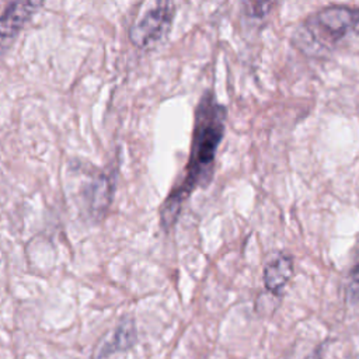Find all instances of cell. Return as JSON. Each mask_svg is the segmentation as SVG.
Segmentation results:
<instances>
[{"mask_svg":"<svg viewBox=\"0 0 359 359\" xmlns=\"http://www.w3.org/2000/svg\"><path fill=\"white\" fill-rule=\"evenodd\" d=\"M226 115V107L217 101L215 93L205 91L195 109L188 163L160 208V224L164 230H170L177 223L192 192L210 181L217 149L224 136Z\"/></svg>","mask_w":359,"mask_h":359,"instance_id":"cell-1","label":"cell"},{"mask_svg":"<svg viewBox=\"0 0 359 359\" xmlns=\"http://www.w3.org/2000/svg\"><path fill=\"white\" fill-rule=\"evenodd\" d=\"M353 32H359V8L331 4L302 21L292 35V42L309 56H324Z\"/></svg>","mask_w":359,"mask_h":359,"instance_id":"cell-2","label":"cell"},{"mask_svg":"<svg viewBox=\"0 0 359 359\" xmlns=\"http://www.w3.org/2000/svg\"><path fill=\"white\" fill-rule=\"evenodd\" d=\"M175 15V4L171 1H157L147 7L130 25L129 39L139 49H150L163 41Z\"/></svg>","mask_w":359,"mask_h":359,"instance_id":"cell-3","label":"cell"},{"mask_svg":"<svg viewBox=\"0 0 359 359\" xmlns=\"http://www.w3.org/2000/svg\"><path fill=\"white\" fill-rule=\"evenodd\" d=\"M43 3L41 1H13L8 3L1 14L0 32L3 48L20 32L25 22L41 8Z\"/></svg>","mask_w":359,"mask_h":359,"instance_id":"cell-4","label":"cell"},{"mask_svg":"<svg viewBox=\"0 0 359 359\" xmlns=\"http://www.w3.org/2000/svg\"><path fill=\"white\" fill-rule=\"evenodd\" d=\"M293 269L294 262L292 255L278 252L273 257H271L265 264L262 273L265 289L273 294H279L290 280Z\"/></svg>","mask_w":359,"mask_h":359,"instance_id":"cell-5","label":"cell"},{"mask_svg":"<svg viewBox=\"0 0 359 359\" xmlns=\"http://www.w3.org/2000/svg\"><path fill=\"white\" fill-rule=\"evenodd\" d=\"M114 184H115V177L112 172L111 174L101 172L90 184V187L86 191V201L93 215L100 216L107 210V208L111 203V198L114 195Z\"/></svg>","mask_w":359,"mask_h":359,"instance_id":"cell-6","label":"cell"},{"mask_svg":"<svg viewBox=\"0 0 359 359\" xmlns=\"http://www.w3.org/2000/svg\"><path fill=\"white\" fill-rule=\"evenodd\" d=\"M136 341V325L133 318H123L115 328L111 341L104 346L102 353L109 355L115 351L129 349Z\"/></svg>","mask_w":359,"mask_h":359,"instance_id":"cell-7","label":"cell"},{"mask_svg":"<svg viewBox=\"0 0 359 359\" xmlns=\"http://www.w3.org/2000/svg\"><path fill=\"white\" fill-rule=\"evenodd\" d=\"M275 6V3H257V1H247V3H243V8H244V13L251 17V18H255V20H262L265 18L272 7Z\"/></svg>","mask_w":359,"mask_h":359,"instance_id":"cell-8","label":"cell"},{"mask_svg":"<svg viewBox=\"0 0 359 359\" xmlns=\"http://www.w3.org/2000/svg\"><path fill=\"white\" fill-rule=\"evenodd\" d=\"M348 297L351 302H359V264L352 271L348 286Z\"/></svg>","mask_w":359,"mask_h":359,"instance_id":"cell-9","label":"cell"}]
</instances>
